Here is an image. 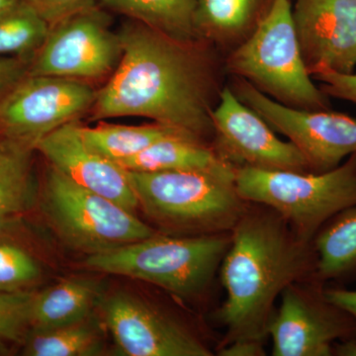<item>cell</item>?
Returning <instances> with one entry per match:
<instances>
[{
  "label": "cell",
  "mask_w": 356,
  "mask_h": 356,
  "mask_svg": "<svg viewBox=\"0 0 356 356\" xmlns=\"http://www.w3.org/2000/svg\"><path fill=\"white\" fill-rule=\"evenodd\" d=\"M119 35L121 60L97 90L91 120L143 117L212 144L211 114L226 86L221 51L203 40L180 41L135 21Z\"/></svg>",
  "instance_id": "1"
},
{
  "label": "cell",
  "mask_w": 356,
  "mask_h": 356,
  "mask_svg": "<svg viewBox=\"0 0 356 356\" xmlns=\"http://www.w3.org/2000/svg\"><path fill=\"white\" fill-rule=\"evenodd\" d=\"M317 254L313 242L300 238L271 208L248 202L231 232L220 273L226 300L217 320L226 330L220 346L268 337L277 297L290 284L314 280Z\"/></svg>",
  "instance_id": "2"
},
{
  "label": "cell",
  "mask_w": 356,
  "mask_h": 356,
  "mask_svg": "<svg viewBox=\"0 0 356 356\" xmlns=\"http://www.w3.org/2000/svg\"><path fill=\"white\" fill-rule=\"evenodd\" d=\"M126 173L139 208L165 235L231 233L248 208L236 189V172Z\"/></svg>",
  "instance_id": "3"
},
{
  "label": "cell",
  "mask_w": 356,
  "mask_h": 356,
  "mask_svg": "<svg viewBox=\"0 0 356 356\" xmlns=\"http://www.w3.org/2000/svg\"><path fill=\"white\" fill-rule=\"evenodd\" d=\"M231 243V233L156 235L88 255L84 266L97 273L144 281L185 300L209 289Z\"/></svg>",
  "instance_id": "4"
},
{
  "label": "cell",
  "mask_w": 356,
  "mask_h": 356,
  "mask_svg": "<svg viewBox=\"0 0 356 356\" xmlns=\"http://www.w3.org/2000/svg\"><path fill=\"white\" fill-rule=\"evenodd\" d=\"M225 69L281 104L309 111L332 110L329 96L314 83L304 62L292 0H273L254 32L225 57Z\"/></svg>",
  "instance_id": "5"
},
{
  "label": "cell",
  "mask_w": 356,
  "mask_h": 356,
  "mask_svg": "<svg viewBox=\"0 0 356 356\" xmlns=\"http://www.w3.org/2000/svg\"><path fill=\"white\" fill-rule=\"evenodd\" d=\"M236 186L245 201L271 208L300 238L313 242L325 222L356 206V153L320 173L241 166L236 168Z\"/></svg>",
  "instance_id": "6"
},
{
  "label": "cell",
  "mask_w": 356,
  "mask_h": 356,
  "mask_svg": "<svg viewBox=\"0 0 356 356\" xmlns=\"http://www.w3.org/2000/svg\"><path fill=\"white\" fill-rule=\"evenodd\" d=\"M40 202L44 218L58 238L88 257L158 233L134 213L84 188L51 165Z\"/></svg>",
  "instance_id": "7"
},
{
  "label": "cell",
  "mask_w": 356,
  "mask_h": 356,
  "mask_svg": "<svg viewBox=\"0 0 356 356\" xmlns=\"http://www.w3.org/2000/svg\"><path fill=\"white\" fill-rule=\"evenodd\" d=\"M236 97L273 130L289 139L305 156L312 172H329L356 153V119L332 110L309 111L275 102L252 83L231 76Z\"/></svg>",
  "instance_id": "8"
},
{
  "label": "cell",
  "mask_w": 356,
  "mask_h": 356,
  "mask_svg": "<svg viewBox=\"0 0 356 356\" xmlns=\"http://www.w3.org/2000/svg\"><path fill=\"white\" fill-rule=\"evenodd\" d=\"M96 95L84 81L28 74L0 99V136L35 149L47 135L89 113Z\"/></svg>",
  "instance_id": "9"
},
{
  "label": "cell",
  "mask_w": 356,
  "mask_h": 356,
  "mask_svg": "<svg viewBox=\"0 0 356 356\" xmlns=\"http://www.w3.org/2000/svg\"><path fill=\"white\" fill-rule=\"evenodd\" d=\"M267 334L274 356H331L334 343L356 339V320L332 303L316 280L292 283L281 293Z\"/></svg>",
  "instance_id": "10"
},
{
  "label": "cell",
  "mask_w": 356,
  "mask_h": 356,
  "mask_svg": "<svg viewBox=\"0 0 356 356\" xmlns=\"http://www.w3.org/2000/svg\"><path fill=\"white\" fill-rule=\"evenodd\" d=\"M122 56L120 35L96 7L51 26L30 65L29 74L90 81L110 77Z\"/></svg>",
  "instance_id": "11"
},
{
  "label": "cell",
  "mask_w": 356,
  "mask_h": 356,
  "mask_svg": "<svg viewBox=\"0 0 356 356\" xmlns=\"http://www.w3.org/2000/svg\"><path fill=\"white\" fill-rule=\"evenodd\" d=\"M115 346L125 356H211L209 344L177 316L147 300L118 291L98 307Z\"/></svg>",
  "instance_id": "12"
},
{
  "label": "cell",
  "mask_w": 356,
  "mask_h": 356,
  "mask_svg": "<svg viewBox=\"0 0 356 356\" xmlns=\"http://www.w3.org/2000/svg\"><path fill=\"white\" fill-rule=\"evenodd\" d=\"M214 140L220 156L235 168L312 172L303 154L290 140L280 139L257 112L243 104L225 86L211 114Z\"/></svg>",
  "instance_id": "13"
},
{
  "label": "cell",
  "mask_w": 356,
  "mask_h": 356,
  "mask_svg": "<svg viewBox=\"0 0 356 356\" xmlns=\"http://www.w3.org/2000/svg\"><path fill=\"white\" fill-rule=\"evenodd\" d=\"M293 20L307 70L350 74L356 67V0H294Z\"/></svg>",
  "instance_id": "14"
},
{
  "label": "cell",
  "mask_w": 356,
  "mask_h": 356,
  "mask_svg": "<svg viewBox=\"0 0 356 356\" xmlns=\"http://www.w3.org/2000/svg\"><path fill=\"white\" fill-rule=\"evenodd\" d=\"M81 125L79 120L65 124L40 140L35 151L72 181L135 213L139 202L126 170L86 144Z\"/></svg>",
  "instance_id": "15"
},
{
  "label": "cell",
  "mask_w": 356,
  "mask_h": 356,
  "mask_svg": "<svg viewBox=\"0 0 356 356\" xmlns=\"http://www.w3.org/2000/svg\"><path fill=\"white\" fill-rule=\"evenodd\" d=\"M273 0H195L194 25L198 38L226 57L254 32Z\"/></svg>",
  "instance_id": "16"
},
{
  "label": "cell",
  "mask_w": 356,
  "mask_h": 356,
  "mask_svg": "<svg viewBox=\"0 0 356 356\" xmlns=\"http://www.w3.org/2000/svg\"><path fill=\"white\" fill-rule=\"evenodd\" d=\"M124 170L138 172L206 170L236 172L214 146L191 136H173L154 143L132 158L119 161Z\"/></svg>",
  "instance_id": "17"
},
{
  "label": "cell",
  "mask_w": 356,
  "mask_h": 356,
  "mask_svg": "<svg viewBox=\"0 0 356 356\" xmlns=\"http://www.w3.org/2000/svg\"><path fill=\"white\" fill-rule=\"evenodd\" d=\"M102 289L95 280L72 277L34 293L30 329L48 330L90 317L99 307Z\"/></svg>",
  "instance_id": "18"
},
{
  "label": "cell",
  "mask_w": 356,
  "mask_h": 356,
  "mask_svg": "<svg viewBox=\"0 0 356 356\" xmlns=\"http://www.w3.org/2000/svg\"><path fill=\"white\" fill-rule=\"evenodd\" d=\"M317 264L313 280L343 283L356 277V206L332 217L313 240Z\"/></svg>",
  "instance_id": "19"
},
{
  "label": "cell",
  "mask_w": 356,
  "mask_h": 356,
  "mask_svg": "<svg viewBox=\"0 0 356 356\" xmlns=\"http://www.w3.org/2000/svg\"><path fill=\"white\" fill-rule=\"evenodd\" d=\"M33 147L2 137L0 140V234L32 207L36 186Z\"/></svg>",
  "instance_id": "20"
},
{
  "label": "cell",
  "mask_w": 356,
  "mask_h": 356,
  "mask_svg": "<svg viewBox=\"0 0 356 356\" xmlns=\"http://www.w3.org/2000/svg\"><path fill=\"white\" fill-rule=\"evenodd\" d=\"M81 133L91 149L116 163L132 158L165 138L173 136L194 137L191 134L158 122L142 125H123L98 121L93 127L81 125Z\"/></svg>",
  "instance_id": "21"
},
{
  "label": "cell",
  "mask_w": 356,
  "mask_h": 356,
  "mask_svg": "<svg viewBox=\"0 0 356 356\" xmlns=\"http://www.w3.org/2000/svg\"><path fill=\"white\" fill-rule=\"evenodd\" d=\"M103 6L180 41H196L195 0H102Z\"/></svg>",
  "instance_id": "22"
},
{
  "label": "cell",
  "mask_w": 356,
  "mask_h": 356,
  "mask_svg": "<svg viewBox=\"0 0 356 356\" xmlns=\"http://www.w3.org/2000/svg\"><path fill=\"white\" fill-rule=\"evenodd\" d=\"M103 339L102 325L92 315L74 324L53 329H30L23 341V355H99L104 346Z\"/></svg>",
  "instance_id": "23"
},
{
  "label": "cell",
  "mask_w": 356,
  "mask_h": 356,
  "mask_svg": "<svg viewBox=\"0 0 356 356\" xmlns=\"http://www.w3.org/2000/svg\"><path fill=\"white\" fill-rule=\"evenodd\" d=\"M50 28L27 0H19L0 13V58H34Z\"/></svg>",
  "instance_id": "24"
},
{
  "label": "cell",
  "mask_w": 356,
  "mask_h": 356,
  "mask_svg": "<svg viewBox=\"0 0 356 356\" xmlns=\"http://www.w3.org/2000/svg\"><path fill=\"white\" fill-rule=\"evenodd\" d=\"M42 275L36 257L20 243L0 234V291H28Z\"/></svg>",
  "instance_id": "25"
},
{
  "label": "cell",
  "mask_w": 356,
  "mask_h": 356,
  "mask_svg": "<svg viewBox=\"0 0 356 356\" xmlns=\"http://www.w3.org/2000/svg\"><path fill=\"white\" fill-rule=\"evenodd\" d=\"M34 290L0 291V339L23 343L30 330Z\"/></svg>",
  "instance_id": "26"
},
{
  "label": "cell",
  "mask_w": 356,
  "mask_h": 356,
  "mask_svg": "<svg viewBox=\"0 0 356 356\" xmlns=\"http://www.w3.org/2000/svg\"><path fill=\"white\" fill-rule=\"evenodd\" d=\"M51 26L95 7V0H27Z\"/></svg>",
  "instance_id": "27"
},
{
  "label": "cell",
  "mask_w": 356,
  "mask_h": 356,
  "mask_svg": "<svg viewBox=\"0 0 356 356\" xmlns=\"http://www.w3.org/2000/svg\"><path fill=\"white\" fill-rule=\"evenodd\" d=\"M313 79L321 83V90L329 97L356 103V74H341L334 70H322Z\"/></svg>",
  "instance_id": "28"
},
{
  "label": "cell",
  "mask_w": 356,
  "mask_h": 356,
  "mask_svg": "<svg viewBox=\"0 0 356 356\" xmlns=\"http://www.w3.org/2000/svg\"><path fill=\"white\" fill-rule=\"evenodd\" d=\"M31 58H0V99L29 74Z\"/></svg>",
  "instance_id": "29"
},
{
  "label": "cell",
  "mask_w": 356,
  "mask_h": 356,
  "mask_svg": "<svg viewBox=\"0 0 356 356\" xmlns=\"http://www.w3.org/2000/svg\"><path fill=\"white\" fill-rule=\"evenodd\" d=\"M220 356H261L266 355L264 348V341H232V343L220 346L217 350Z\"/></svg>",
  "instance_id": "30"
},
{
  "label": "cell",
  "mask_w": 356,
  "mask_h": 356,
  "mask_svg": "<svg viewBox=\"0 0 356 356\" xmlns=\"http://www.w3.org/2000/svg\"><path fill=\"white\" fill-rule=\"evenodd\" d=\"M325 295L332 303L350 313L356 320V290L325 286Z\"/></svg>",
  "instance_id": "31"
},
{
  "label": "cell",
  "mask_w": 356,
  "mask_h": 356,
  "mask_svg": "<svg viewBox=\"0 0 356 356\" xmlns=\"http://www.w3.org/2000/svg\"><path fill=\"white\" fill-rule=\"evenodd\" d=\"M332 355L356 356V339L334 343Z\"/></svg>",
  "instance_id": "32"
},
{
  "label": "cell",
  "mask_w": 356,
  "mask_h": 356,
  "mask_svg": "<svg viewBox=\"0 0 356 356\" xmlns=\"http://www.w3.org/2000/svg\"><path fill=\"white\" fill-rule=\"evenodd\" d=\"M19 0H0V13L6 11V9L10 8L14 4L17 3Z\"/></svg>",
  "instance_id": "33"
}]
</instances>
